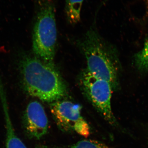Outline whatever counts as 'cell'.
<instances>
[{"label":"cell","instance_id":"8fae6325","mask_svg":"<svg viewBox=\"0 0 148 148\" xmlns=\"http://www.w3.org/2000/svg\"><path fill=\"white\" fill-rule=\"evenodd\" d=\"M145 3L146 6L147 7L148 9V0H145Z\"/></svg>","mask_w":148,"mask_h":148},{"label":"cell","instance_id":"5b68a950","mask_svg":"<svg viewBox=\"0 0 148 148\" xmlns=\"http://www.w3.org/2000/svg\"><path fill=\"white\" fill-rule=\"evenodd\" d=\"M81 106L68 101H55L50 104V110L57 126L62 131L75 132L87 138L90 128L81 114Z\"/></svg>","mask_w":148,"mask_h":148},{"label":"cell","instance_id":"7a4b0ae2","mask_svg":"<svg viewBox=\"0 0 148 148\" xmlns=\"http://www.w3.org/2000/svg\"><path fill=\"white\" fill-rule=\"evenodd\" d=\"M80 44L86 59L88 71L110 83L113 90L119 89L121 67L114 49L102 39L92 28Z\"/></svg>","mask_w":148,"mask_h":148},{"label":"cell","instance_id":"30bf717a","mask_svg":"<svg viewBox=\"0 0 148 148\" xmlns=\"http://www.w3.org/2000/svg\"><path fill=\"white\" fill-rule=\"evenodd\" d=\"M42 148H110L104 143L96 140H84L72 145L63 147H42Z\"/></svg>","mask_w":148,"mask_h":148},{"label":"cell","instance_id":"9c48e42d","mask_svg":"<svg viewBox=\"0 0 148 148\" xmlns=\"http://www.w3.org/2000/svg\"><path fill=\"white\" fill-rule=\"evenodd\" d=\"M135 68L141 73L148 72V35L142 49L134 56Z\"/></svg>","mask_w":148,"mask_h":148},{"label":"cell","instance_id":"52a82bcc","mask_svg":"<svg viewBox=\"0 0 148 148\" xmlns=\"http://www.w3.org/2000/svg\"><path fill=\"white\" fill-rule=\"evenodd\" d=\"M0 96L1 101L6 129V148H27L16 135L10 115L6 98L3 88L0 86Z\"/></svg>","mask_w":148,"mask_h":148},{"label":"cell","instance_id":"8992f818","mask_svg":"<svg viewBox=\"0 0 148 148\" xmlns=\"http://www.w3.org/2000/svg\"><path fill=\"white\" fill-rule=\"evenodd\" d=\"M23 126L27 136L39 140L47 133L48 121L44 108L37 101L29 103L24 111Z\"/></svg>","mask_w":148,"mask_h":148},{"label":"cell","instance_id":"6da1fadb","mask_svg":"<svg viewBox=\"0 0 148 148\" xmlns=\"http://www.w3.org/2000/svg\"><path fill=\"white\" fill-rule=\"evenodd\" d=\"M18 66L23 88L29 95L52 103L67 94L66 85L54 66L27 54L21 55Z\"/></svg>","mask_w":148,"mask_h":148},{"label":"cell","instance_id":"3957f363","mask_svg":"<svg viewBox=\"0 0 148 148\" xmlns=\"http://www.w3.org/2000/svg\"><path fill=\"white\" fill-rule=\"evenodd\" d=\"M33 50L36 57L54 66L57 28L53 0H35Z\"/></svg>","mask_w":148,"mask_h":148},{"label":"cell","instance_id":"ba28073f","mask_svg":"<svg viewBox=\"0 0 148 148\" xmlns=\"http://www.w3.org/2000/svg\"><path fill=\"white\" fill-rule=\"evenodd\" d=\"M84 0H66L65 12L66 18L71 24L77 23L80 20L81 11Z\"/></svg>","mask_w":148,"mask_h":148},{"label":"cell","instance_id":"277c9868","mask_svg":"<svg viewBox=\"0 0 148 148\" xmlns=\"http://www.w3.org/2000/svg\"><path fill=\"white\" fill-rule=\"evenodd\" d=\"M80 82L84 92L96 110L110 124L118 126L111 107L113 90L110 83L95 76L87 69L82 74Z\"/></svg>","mask_w":148,"mask_h":148}]
</instances>
